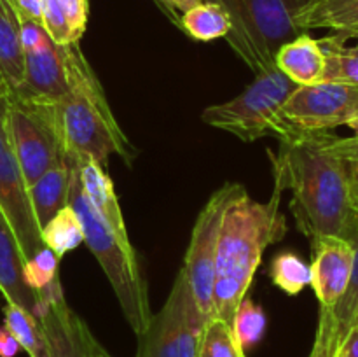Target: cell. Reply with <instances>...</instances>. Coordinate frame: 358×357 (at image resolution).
<instances>
[{"label":"cell","instance_id":"cell-44","mask_svg":"<svg viewBox=\"0 0 358 357\" xmlns=\"http://www.w3.org/2000/svg\"><path fill=\"white\" fill-rule=\"evenodd\" d=\"M245 357H247V356H245Z\"/></svg>","mask_w":358,"mask_h":357},{"label":"cell","instance_id":"cell-37","mask_svg":"<svg viewBox=\"0 0 358 357\" xmlns=\"http://www.w3.org/2000/svg\"><path fill=\"white\" fill-rule=\"evenodd\" d=\"M339 34H343L345 37H355L357 38V46H353V48H348V46H346V42L338 41L334 35H329V38H331L332 42H336V44H338L339 48H341L345 52H350V55L358 56V28H353V30H343V31H339Z\"/></svg>","mask_w":358,"mask_h":357},{"label":"cell","instance_id":"cell-4","mask_svg":"<svg viewBox=\"0 0 358 357\" xmlns=\"http://www.w3.org/2000/svg\"><path fill=\"white\" fill-rule=\"evenodd\" d=\"M69 205L76 210L83 223L84 244L100 262L129 328L136 336L142 335L149 326L152 310H150L147 282L140 270L136 252L131 241L121 240L94 212L84 195L76 163H73L72 184H70Z\"/></svg>","mask_w":358,"mask_h":357},{"label":"cell","instance_id":"cell-26","mask_svg":"<svg viewBox=\"0 0 358 357\" xmlns=\"http://www.w3.org/2000/svg\"><path fill=\"white\" fill-rule=\"evenodd\" d=\"M247 354L240 349L233 329L222 318L212 317L205 324L199 338L196 357H245Z\"/></svg>","mask_w":358,"mask_h":357},{"label":"cell","instance_id":"cell-13","mask_svg":"<svg viewBox=\"0 0 358 357\" xmlns=\"http://www.w3.org/2000/svg\"><path fill=\"white\" fill-rule=\"evenodd\" d=\"M69 91L63 46L55 44L45 35L41 44L24 51V77L17 90L9 93L17 97L58 104Z\"/></svg>","mask_w":358,"mask_h":357},{"label":"cell","instance_id":"cell-39","mask_svg":"<svg viewBox=\"0 0 358 357\" xmlns=\"http://www.w3.org/2000/svg\"><path fill=\"white\" fill-rule=\"evenodd\" d=\"M7 91H9V90H7L6 86H2V84H0V97H2L3 93H7Z\"/></svg>","mask_w":358,"mask_h":357},{"label":"cell","instance_id":"cell-7","mask_svg":"<svg viewBox=\"0 0 358 357\" xmlns=\"http://www.w3.org/2000/svg\"><path fill=\"white\" fill-rule=\"evenodd\" d=\"M9 94L7 126L24 181L30 188L42 174L58 164L65 153L58 104Z\"/></svg>","mask_w":358,"mask_h":357},{"label":"cell","instance_id":"cell-12","mask_svg":"<svg viewBox=\"0 0 358 357\" xmlns=\"http://www.w3.org/2000/svg\"><path fill=\"white\" fill-rule=\"evenodd\" d=\"M352 244L343 237H322L313 241L311 284L320 308H332L345 294L353 270Z\"/></svg>","mask_w":358,"mask_h":357},{"label":"cell","instance_id":"cell-3","mask_svg":"<svg viewBox=\"0 0 358 357\" xmlns=\"http://www.w3.org/2000/svg\"><path fill=\"white\" fill-rule=\"evenodd\" d=\"M69 91L58 102L63 142L73 163L96 161L101 167L110 156H119L128 164L136 158L135 147L126 139L115 121L103 88L90 62L76 44L63 46Z\"/></svg>","mask_w":358,"mask_h":357},{"label":"cell","instance_id":"cell-30","mask_svg":"<svg viewBox=\"0 0 358 357\" xmlns=\"http://www.w3.org/2000/svg\"><path fill=\"white\" fill-rule=\"evenodd\" d=\"M41 24L55 44L69 46L77 42L56 0H44V4H42Z\"/></svg>","mask_w":358,"mask_h":357},{"label":"cell","instance_id":"cell-21","mask_svg":"<svg viewBox=\"0 0 358 357\" xmlns=\"http://www.w3.org/2000/svg\"><path fill=\"white\" fill-rule=\"evenodd\" d=\"M297 21L303 31L313 28L353 30L358 28V0H311Z\"/></svg>","mask_w":358,"mask_h":357},{"label":"cell","instance_id":"cell-34","mask_svg":"<svg viewBox=\"0 0 358 357\" xmlns=\"http://www.w3.org/2000/svg\"><path fill=\"white\" fill-rule=\"evenodd\" d=\"M42 4L44 0H16V10L21 16H27L41 23Z\"/></svg>","mask_w":358,"mask_h":357},{"label":"cell","instance_id":"cell-10","mask_svg":"<svg viewBox=\"0 0 358 357\" xmlns=\"http://www.w3.org/2000/svg\"><path fill=\"white\" fill-rule=\"evenodd\" d=\"M9 93V91H7ZM0 97V212L16 237L23 259H30L44 247L41 226L31 210L28 186L10 142L7 126L9 94Z\"/></svg>","mask_w":358,"mask_h":357},{"label":"cell","instance_id":"cell-38","mask_svg":"<svg viewBox=\"0 0 358 357\" xmlns=\"http://www.w3.org/2000/svg\"><path fill=\"white\" fill-rule=\"evenodd\" d=\"M93 357H114V356H112V354H108L107 350H105L103 346L100 345V342H98V340H96V343H94Z\"/></svg>","mask_w":358,"mask_h":357},{"label":"cell","instance_id":"cell-32","mask_svg":"<svg viewBox=\"0 0 358 357\" xmlns=\"http://www.w3.org/2000/svg\"><path fill=\"white\" fill-rule=\"evenodd\" d=\"M69 23L70 31L77 42L83 38L86 31L87 16H90V0H56Z\"/></svg>","mask_w":358,"mask_h":357},{"label":"cell","instance_id":"cell-33","mask_svg":"<svg viewBox=\"0 0 358 357\" xmlns=\"http://www.w3.org/2000/svg\"><path fill=\"white\" fill-rule=\"evenodd\" d=\"M20 350L21 346L13 332L6 326H0V357H16Z\"/></svg>","mask_w":358,"mask_h":357},{"label":"cell","instance_id":"cell-28","mask_svg":"<svg viewBox=\"0 0 358 357\" xmlns=\"http://www.w3.org/2000/svg\"><path fill=\"white\" fill-rule=\"evenodd\" d=\"M325 55V83H339L358 88V56L345 52L329 37L318 38Z\"/></svg>","mask_w":358,"mask_h":357},{"label":"cell","instance_id":"cell-17","mask_svg":"<svg viewBox=\"0 0 358 357\" xmlns=\"http://www.w3.org/2000/svg\"><path fill=\"white\" fill-rule=\"evenodd\" d=\"M76 164L77 170H79L84 195L94 209V212L121 240H129L124 216H122L114 184H112V178L108 177L105 168L96 161H83V163Z\"/></svg>","mask_w":358,"mask_h":357},{"label":"cell","instance_id":"cell-8","mask_svg":"<svg viewBox=\"0 0 358 357\" xmlns=\"http://www.w3.org/2000/svg\"><path fill=\"white\" fill-rule=\"evenodd\" d=\"M184 273L178 272L168 300L138 335L135 357H196L206 324Z\"/></svg>","mask_w":358,"mask_h":357},{"label":"cell","instance_id":"cell-18","mask_svg":"<svg viewBox=\"0 0 358 357\" xmlns=\"http://www.w3.org/2000/svg\"><path fill=\"white\" fill-rule=\"evenodd\" d=\"M275 66L297 86H310L324 80L325 55L317 38L301 34L280 48Z\"/></svg>","mask_w":358,"mask_h":357},{"label":"cell","instance_id":"cell-14","mask_svg":"<svg viewBox=\"0 0 358 357\" xmlns=\"http://www.w3.org/2000/svg\"><path fill=\"white\" fill-rule=\"evenodd\" d=\"M48 357H93L96 338L86 322L66 304L65 296L49 300L38 315Z\"/></svg>","mask_w":358,"mask_h":357},{"label":"cell","instance_id":"cell-11","mask_svg":"<svg viewBox=\"0 0 358 357\" xmlns=\"http://www.w3.org/2000/svg\"><path fill=\"white\" fill-rule=\"evenodd\" d=\"M282 115L299 132H331L358 119V88L339 83L297 86L282 107Z\"/></svg>","mask_w":358,"mask_h":357},{"label":"cell","instance_id":"cell-15","mask_svg":"<svg viewBox=\"0 0 358 357\" xmlns=\"http://www.w3.org/2000/svg\"><path fill=\"white\" fill-rule=\"evenodd\" d=\"M345 238L355 251L350 284L334 307L320 308L317 336H315V343L318 345L322 343V346L334 352H339L346 336L358 326V216Z\"/></svg>","mask_w":358,"mask_h":357},{"label":"cell","instance_id":"cell-43","mask_svg":"<svg viewBox=\"0 0 358 357\" xmlns=\"http://www.w3.org/2000/svg\"><path fill=\"white\" fill-rule=\"evenodd\" d=\"M310 357H313V356H310Z\"/></svg>","mask_w":358,"mask_h":357},{"label":"cell","instance_id":"cell-24","mask_svg":"<svg viewBox=\"0 0 358 357\" xmlns=\"http://www.w3.org/2000/svg\"><path fill=\"white\" fill-rule=\"evenodd\" d=\"M84 241V230L79 216L70 205L63 206L44 227L42 244L51 248L59 259L72 252Z\"/></svg>","mask_w":358,"mask_h":357},{"label":"cell","instance_id":"cell-27","mask_svg":"<svg viewBox=\"0 0 358 357\" xmlns=\"http://www.w3.org/2000/svg\"><path fill=\"white\" fill-rule=\"evenodd\" d=\"M231 329L236 338L238 345L245 354L257 345L266 331V314L259 304H255L250 298L245 296L234 314Z\"/></svg>","mask_w":358,"mask_h":357},{"label":"cell","instance_id":"cell-41","mask_svg":"<svg viewBox=\"0 0 358 357\" xmlns=\"http://www.w3.org/2000/svg\"><path fill=\"white\" fill-rule=\"evenodd\" d=\"M7 2H9V4H10V6H13V7H14V9H16V0H7Z\"/></svg>","mask_w":358,"mask_h":357},{"label":"cell","instance_id":"cell-2","mask_svg":"<svg viewBox=\"0 0 358 357\" xmlns=\"http://www.w3.org/2000/svg\"><path fill=\"white\" fill-rule=\"evenodd\" d=\"M285 189L275 182V191L266 203L250 198L241 189L224 212L213 276V317L231 326L238 307L247 296L266 248L287 233L280 200Z\"/></svg>","mask_w":358,"mask_h":357},{"label":"cell","instance_id":"cell-5","mask_svg":"<svg viewBox=\"0 0 358 357\" xmlns=\"http://www.w3.org/2000/svg\"><path fill=\"white\" fill-rule=\"evenodd\" d=\"M224 7L231 20L226 41L255 74L275 66L283 44L306 34L299 14L311 0H212Z\"/></svg>","mask_w":358,"mask_h":357},{"label":"cell","instance_id":"cell-29","mask_svg":"<svg viewBox=\"0 0 358 357\" xmlns=\"http://www.w3.org/2000/svg\"><path fill=\"white\" fill-rule=\"evenodd\" d=\"M62 259L44 245L38 252H35L30 259H27L23 265V276L27 286L35 294H41L44 290L51 289L52 286L59 284L58 268Z\"/></svg>","mask_w":358,"mask_h":357},{"label":"cell","instance_id":"cell-9","mask_svg":"<svg viewBox=\"0 0 358 357\" xmlns=\"http://www.w3.org/2000/svg\"><path fill=\"white\" fill-rule=\"evenodd\" d=\"M241 189H243L241 184L227 182L210 196L196 217L184 266L180 268L206 321L213 317V276H215L217 244H219L224 212L231 200Z\"/></svg>","mask_w":358,"mask_h":357},{"label":"cell","instance_id":"cell-22","mask_svg":"<svg viewBox=\"0 0 358 357\" xmlns=\"http://www.w3.org/2000/svg\"><path fill=\"white\" fill-rule=\"evenodd\" d=\"M182 30L194 41L210 42L215 38H226L231 30V20L224 7L212 0L198 4L185 10L177 21Z\"/></svg>","mask_w":358,"mask_h":357},{"label":"cell","instance_id":"cell-1","mask_svg":"<svg viewBox=\"0 0 358 357\" xmlns=\"http://www.w3.org/2000/svg\"><path fill=\"white\" fill-rule=\"evenodd\" d=\"M338 139L329 132H296L271 154L275 182L292 192L290 210L311 244L331 234L345 238L357 219Z\"/></svg>","mask_w":358,"mask_h":357},{"label":"cell","instance_id":"cell-42","mask_svg":"<svg viewBox=\"0 0 358 357\" xmlns=\"http://www.w3.org/2000/svg\"><path fill=\"white\" fill-rule=\"evenodd\" d=\"M0 84H2V86H3V83H2V79H0Z\"/></svg>","mask_w":358,"mask_h":357},{"label":"cell","instance_id":"cell-19","mask_svg":"<svg viewBox=\"0 0 358 357\" xmlns=\"http://www.w3.org/2000/svg\"><path fill=\"white\" fill-rule=\"evenodd\" d=\"M73 161L69 156L63 158L58 164L49 168L42 174L34 184L28 188L31 210L37 219V224L42 227L63 209L69 205L70 184H72Z\"/></svg>","mask_w":358,"mask_h":357},{"label":"cell","instance_id":"cell-16","mask_svg":"<svg viewBox=\"0 0 358 357\" xmlns=\"http://www.w3.org/2000/svg\"><path fill=\"white\" fill-rule=\"evenodd\" d=\"M23 265L24 259L16 237L0 212V293L6 296L7 303L17 304L38 317L41 304L37 294L24 282Z\"/></svg>","mask_w":358,"mask_h":357},{"label":"cell","instance_id":"cell-25","mask_svg":"<svg viewBox=\"0 0 358 357\" xmlns=\"http://www.w3.org/2000/svg\"><path fill=\"white\" fill-rule=\"evenodd\" d=\"M271 282L289 296H297L311 284V268L294 252H282L271 262Z\"/></svg>","mask_w":358,"mask_h":357},{"label":"cell","instance_id":"cell-6","mask_svg":"<svg viewBox=\"0 0 358 357\" xmlns=\"http://www.w3.org/2000/svg\"><path fill=\"white\" fill-rule=\"evenodd\" d=\"M255 80L238 97L203 111V121L213 128L233 133L243 142L264 136L285 140L299 132L283 119L282 107L297 84L276 66L255 74Z\"/></svg>","mask_w":358,"mask_h":357},{"label":"cell","instance_id":"cell-36","mask_svg":"<svg viewBox=\"0 0 358 357\" xmlns=\"http://www.w3.org/2000/svg\"><path fill=\"white\" fill-rule=\"evenodd\" d=\"M338 357H358V326L346 336L345 343L339 349Z\"/></svg>","mask_w":358,"mask_h":357},{"label":"cell","instance_id":"cell-31","mask_svg":"<svg viewBox=\"0 0 358 357\" xmlns=\"http://www.w3.org/2000/svg\"><path fill=\"white\" fill-rule=\"evenodd\" d=\"M339 150H341L343 161L346 168V178H348L350 202H352L353 212L358 216V140L352 139H338Z\"/></svg>","mask_w":358,"mask_h":357},{"label":"cell","instance_id":"cell-35","mask_svg":"<svg viewBox=\"0 0 358 357\" xmlns=\"http://www.w3.org/2000/svg\"><path fill=\"white\" fill-rule=\"evenodd\" d=\"M157 2L163 4V7L170 14H173V13L184 14L185 10L192 9V7L198 6V4H201V2H205V0H157Z\"/></svg>","mask_w":358,"mask_h":357},{"label":"cell","instance_id":"cell-40","mask_svg":"<svg viewBox=\"0 0 358 357\" xmlns=\"http://www.w3.org/2000/svg\"><path fill=\"white\" fill-rule=\"evenodd\" d=\"M353 130H355V133H357V136H355V139L358 140V119H357V122H355V125H353Z\"/></svg>","mask_w":358,"mask_h":357},{"label":"cell","instance_id":"cell-20","mask_svg":"<svg viewBox=\"0 0 358 357\" xmlns=\"http://www.w3.org/2000/svg\"><path fill=\"white\" fill-rule=\"evenodd\" d=\"M24 77V52L20 38L17 10L0 0V79L9 91L17 90Z\"/></svg>","mask_w":358,"mask_h":357},{"label":"cell","instance_id":"cell-23","mask_svg":"<svg viewBox=\"0 0 358 357\" xmlns=\"http://www.w3.org/2000/svg\"><path fill=\"white\" fill-rule=\"evenodd\" d=\"M3 326L13 332L28 357H48V342L41 321L14 303L3 307Z\"/></svg>","mask_w":358,"mask_h":357}]
</instances>
